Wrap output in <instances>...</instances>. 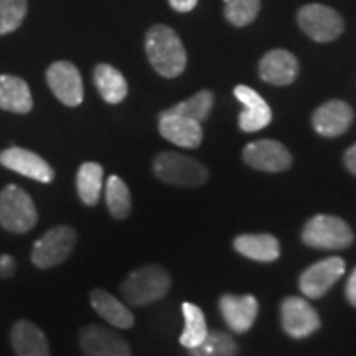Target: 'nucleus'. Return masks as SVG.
Returning <instances> with one entry per match:
<instances>
[{"mask_svg":"<svg viewBox=\"0 0 356 356\" xmlns=\"http://www.w3.org/2000/svg\"><path fill=\"white\" fill-rule=\"evenodd\" d=\"M91 305L106 322L118 328H131L134 325V315L122 302H119L109 292L96 291L91 292Z\"/></svg>","mask_w":356,"mask_h":356,"instance_id":"obj_22","label":"nucleus"},{"mask_svg":"<svg viewBox=\"0 0 356 356\" xmlns=\"http://www.w3.org/2000/svg\"><path fill=\"white\" fill-rule=\"evenodd\" d=\"M243 159L249 167L261 172L277 173L292 165V155L280 142L256 140L244 147Z\"/></svg>","mask_w":356,"mask_h":356,"instance_id":"obj_11","label":"nucleus"},{"mask_svg":"<svg viewBox=\"0 0 356 356\" xmlns=\"http://www.w3.org/2000/svg\"><path fill=\"white\" fill-rule=\"evenodd\" d=\"M15 273V259L10 254H0V277L8 279Z\"/></svg>","mask_w":356,"mask_h":356,"instance_id":"obj_31","label":"nucleus"},{"mask_svg":"<svg viewBox=\"0 0 356 356\" xmlns=\"http://www.w3.org/2000/svg\"><path fill=\"white\" fill-rule=\"evenodd\" d=\"M191 356H236L238 355V343L229 333L225 332H208L202 343L190 348Z\"/></svg>","mask_w":356,"mask_h":356,"instance_id":"obj_27","label":"nucleus"},{"mask_svg":"<svg viewBox=\"0 0 356 356\" xmlns=\"http://www.w3.org/2000/svg\"><path fill=\"white\" fill-rule=\"evenodd\" d=\"M181 310H184L185 317V328L181 332L180 343L185 346V348H195V346L202 343L208 333L207 320H204V314L200 307L195 304H188L185 302L181 305Z\"/></svg>","mask_w":356,"mask_h":356,"instance_id":"obj_25","label":"nucleus"},{"mask_svg":"<svg viewBox=\"0 0 356 356\" xmlns=\"http://www.w3.org/2000/svg\"><path fill=\"white\" fill-rule=\"evenodd\" d=\"M262 81L274 86H287L299 74V61L287 50H273L262 56L259 63Z\"/></svg>","mask_w":356,"mask_h":356,"instance_id":"obj_18","label":"nucleus"},{"mask_svg":"<svg viewBox=\"0 0 356 356\" xmlns=\"http://www.w3.org/2000/svg\"><path fill=\"white\" fill-rule=\"evenodd\" d=\"M213 101H215L213 99V92L208 91V89H203V91H200L195 96H191L190 99L178 102V104H175L168 111L173 114L193 119V121L202 124L204 119H208V115L211 113Z\"/></svg>","mask_w":356,"mask_h":356,"instance_id":"obj_28","label":"nucleus"},{"mask_svg":"<svg viewBox=\"0 0 356 356\" xmlns=\"http://www.w3.org/2000/svg\"><path fill=\"white\" fill-rule=\"evenodd\" d=\"M172 279L165 267L150 264L134 270L121 284L122 297L129 305L145 307L167 296Z\"/></svg>","mask_w":356,"mask_h":356,"instance_id":"obj_2","label":"nucleus"},{"mask_svg":"<svg viewBox=\"0 0 356 356\" xmlns=\"http://www.w3.org/2000/svg\"><path fill=\"white\" fill-rule=\"evenodd\" d=\"M154 173L163 184L175 186L203 185L208 180V170L197 159L175 152H162L154 159Z\"/></svg>","mask_w":356,"mask_h":356,"instance_id":"obj_3","label":"nucleus"},{"mask_svg":"<svg viewBox=\"0 0 356 356\" xmlns=\"http://www.w3.org/2000/svg\"><path fill=\"white\" fill-rule=\"evenodd\" d=\"M102 175H104V170L96 162H86L79 167L76 175V188L81 202L88 207H95L99 202L102 191Z\"/></svg>","mask_w":356,"mask_h":356,"instance_id":"obj_24","label":"nucleus"},{"mask_svg":"<svg viewBox=\"0 0 356 356\" xmlns=\"http://www.w3.org/2000/svg\"><path fill=\"white\" fill-rule=\"evenodd\" d=\"M345 165L348 170L356 175V144L351 145L345 154Z\"/></svg>","mask_w":356,"mask_h":356,"instance_id":"obj_34","label":"nucleus"},{"mask_svg":"<svg viewBox=\"0 0 356 356\" xmlns=\"http://www.w3.org/2000/svg\"><path fill=\"white\" fill-rule=\"evenodd\" d=\"M145 51L154 70L163 78H177L186 66V51L178 35L167 25H154L147 32Z\"/></svg>","mask_w":356,"mask_h":356,"instance_id":"obj_1","label":"nucleus"},{"mask_svg":"<svg viewBox=\"0 0 356 356\" xmlns=\"http://www.w3.org/2000/svg\"><path fill=\"white\" fill-rule=\"evenodd\" d=\"M282 328L292 338H307L318 330L320 317L317 310L302 297H287L280 305Z\"/></svg>","mask_w":356,"mask_h":356,"instance_id":"obj_8","label":"nucleus"},{"mask_svg":"<svg viewBox=\"0 0 356 356\" xmlns=\"http://www.w3.org/2000/svg\"><path fill=\"white\" fill-rule=\"evenodd\" d=\"M83 353L86 356H131V346L121 335L99 327L89 325L79 335Z\"/></svg>","mask_w":356,"mask_h":356,"instance_id":"obj_14","label":"nucleus"},{"mask_svg":"<svg viewBox=\"0 0 356 356\" xmlns=\"http://www.w3.org/2000/svg\"><path fill=\"white\" fill-rule=\"evenodd\" d=\"M234 96L244 106V111L239 114L241 131L257 132L269 126L273 121V113L259 92H256L252 88L244 86V84H239L234 88Z\"/></svg>","mask_w":356,"mask_h":356,"instance_id":"obj_15","label":"nucleus"},{"mask_svg":"<svg viewBox=\"0 0 356 356\" xmlns=\"http://www.w3.org/2000/svg\"><path fill=\"white\" fill-rule=\"evenodd\" d=\"M48 86L58 99L70 108H76L83 102V79L76 66L70 61H56L47 71Z\"/></svg>","mask_w":356,"mask_h":356,"instance_id":"obj_10","label":"nucleus"},{"mask_svg":"<svg viewBox=\"0 0 356 356\" xmlns=\"http://www.w3.org/2000/svg\"><path fill=\"white\" fill-rule=\"evenodd\" d=\"M353 122V109L343 101H328L312 115V126L323 137H338Z\"/></svg>","mask_w":356,"mask_h":356,"instance_id":"obj_17","label":"nucleus"},{"mask_svg":"<svg viewBox=\"0 0 356 356\" xmlns=\"http://www.w3.org/2000/svg\"><path fill=\"white\" fill-rule=\"evenodd\" d=\"M225 17L234 26H246L256 20L261 0H225Z\"/></svg>","mask_w":356,"mask_h":356,"instance_id":"obj_29","label":"nucleus"},{"mask_svg":"<svg viewBox=\"0 0 356 356\" xmlns=\"http://www.w3.org/2000/svg\"><path fill=\"white\" fill-rule=\"evenodd\" d=\"M78 234L71 226H55L33 244L32 262L40 269H50L68 259L76 244Z\"/></svg>","mask_w":356,"mask_h":356,"instance_id":"obj_6","label":"nucleus"},{"mask_svg":"<svg viewBox=\"0 0 356 356\" xmlns=\"http://www.w3.org/2000/svg\"><path fill=\"white\" fill-rule=\"evenodd\" d=\"M10 340L17 356H50V346L43 330L29 320H19L13 325Z\"/></svg>","mask_w":356,"mask_h":356,"instance_id":"obj_19","label":"nucleus"},{"mask_svg":"<svg viewBox=\"0 0 356 356\" xmlns=\"http://www.w3.org/2000/svg\"><path fill=\"white\" fill-rule=\"evenodd\" d=\"M26 8V0H0V35L15 32L25 19Z\"/></svg>","mask_w":356,"mask_h":356,"instance_id":"obj_30","label":"nucleus"},{"mask_svg":"<svg viewBox=\"0 0 356 356\" xmlns=\"http://www.w3.org/2000/svg\"><path fill=\"white\" fill-rule=\"evenodd\" d=\"M38 213L32 197L17 185H7L0 191V226L10 233H26L35 228Z\"/></svg>","mask_w":356,"mask_h":356,"instance_id":"obj_4","label":"nucleus"},{"mask_svg":"<svg viewBox=\"0 0 356 356\" xmlns=\"http://www.w3.org/2000/svg\"><path fill=\"white\" fill-rule=\"evenodd\" d=\"M345 274V261L341 257H327L315 262L300 275L299 286L307 299H320L335 286Z\"/></svg>","mask_w":356,"mask_h":356,"instance_id":"obj_9","label":"nucleus"},{"mask_svg":"<svg viewBox=\"0 0 356 356\" xmlns=\"http://www.w3.org/2000/svg\"><path fill=\"white\" fill-rule=\"evenodd\" d=\"M168 3H170L173 10L186 13V12H191L195 7H197L198 0H168Z\"/></svg>","mask_w":356,"mask_h":356,"instance_id":"obj_32","label":"nucleus"},{"mask_svg":"<svg viewBox=\"0 0 356 356\" xmlns=\"http://www.w3.org/2000/svg\"><path fill=\"white\" fill-rule=\"evenodd\" d=\"M300 29L318 43H328L343 33L345 22L333 8L322 3H309L302 7L297 15Z\"/></svg>","mask_w":356,"mask_h":356,"instance_id":"obj_7","label":"nucleus"},{"mask_svg":"<svg viewBox=\"0 0 356 356\" xmlns=\"http://www.w3.org/2000/svg\"><path fill=\"white\" fill-rule=\"evenodd\" d=\"M234 249L248 259L259 262H273L280 256L279 241L273 234H241L234 239Z\"/></svg>","mask_w":356,"mask_h":356,"instance_id":"obj_21","label":"nucleus"},{"mask_svg":"<svg viewBox=\"0 0 356 356\" xmlns=\"http://www.w3.org/2000/svg\"><path fill=\"white\" fill-rule=\"evenodd\" d=\"M302 241L315 249L338 251L346 249L353 243V233L346 222L338 216L317 215L307 221L302 231Z\"/></svg>","mask_w":356,"mask_h":356,"instance_id":"obj_5","label":"nucleus"},{"mask_svg":"<svg viewBox=\"0 0 356 356\" xmlns=\"http://www.w3.org/2000/svg\"><path fill=\"white\" fill-rule=\"evenodd\" d=\"M33 108L29 84L19 76L0 74V109L17 114H26Z\"/></svg>","mask_w":356,"mask_h":356,"instance_id":"obj_20","label":"nucleus"},{"mask_svg":"<svg viewBox=\"0 0 356 356\" xmlns=\"http://www.w3.org/2000/svg\"><path fill=\"white\" fill-rule=\"evenodd\" d=\"M222 318L234 333H246L257 317L259 304L252 296H234L225 293L220 299Z\"/></svg>","mask_w":356,"mask_h":356,"instance_id":"obj_16","label":"nucleus"},{"mask_svg":"<svg viewBox=\"0 0 356 356\" xmlns=\"http://www.w3.org/2000/svg\"><path fill=\"white\" fill-rule=\"evenodd\" d=\"M106 204L111 215L118 220H124L131 215V191L121 177L111 175L106 181Z\"/></svg>","mask_w":356,"mask_h":356,"instance_id":"obj_26","label":"nucleus"},{"mask_svg":"<svg viewBox=\"0 0 356 356\" xmlns=\"http://www.w3.org/2000/svg\"><path fill=\"white\" fill-rule=\"evenodd\" d=\"M95 84L102 99L109 104H119L127 96L126 78L111 65H97L95 70Z\"/></svg>","mask_w":356,"mask_h":356,"instance_id":"obj_23","label":"nucleus"},{"mask_svg":"<svg viewBox=\"0 0 356 356\" xmlns=\"http://www.w3.org/2000/svg\"><path fill=\"white\" fill-rule=\"evenodd\" d=\"M0 165L26 178L37 180L40 184H51L55 178V172L47 160L32 150L22 149V147H10V149L0 152Z\"/></svg>","mask_w":356,"mask_h":356,"instance_id":"obj_12","label":"nucleus"},{"mask_svg":"<svg viewBox=\"0 0 356 356\" xmlns=\"http://www.w3.org/2000/svg\"><path fill=\"white\" fill-rule=\"evenodd\" d=\"M159 132L163 139L184 149H197L203 140L202 124L184 115L163 111L159 119Z\"/></svg>","mask_w":356,"mask_h":356,"instance_id":"obj_13","label":"nucleus"},{"mask_svg":"<svg viewBox=\"0 0 356 356\" xmlns=\"http://www.w3.org/2000/svg\"><path fill=\"white\" fill-rule=\"evenodd\" d=\"M346 299H348L351 305L356 307V267L350 275L348 284H346Z\"/></svg>","mask_w":356,"mask_h":356,"instance_id":"obj_33","label":"nucleus"}]
</instances>
